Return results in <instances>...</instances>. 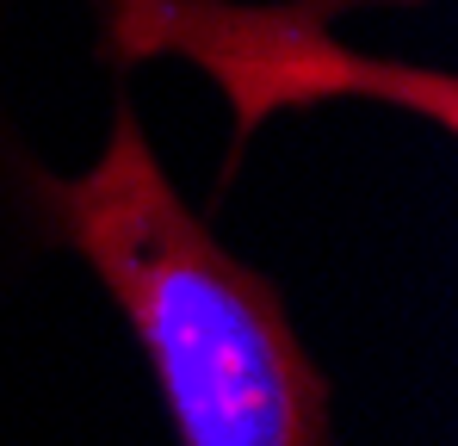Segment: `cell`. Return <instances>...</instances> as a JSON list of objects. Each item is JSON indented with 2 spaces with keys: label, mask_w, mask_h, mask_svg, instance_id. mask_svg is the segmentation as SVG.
Here are the masks:
<instances>
[{
  "label": "cell",
  "mask_w": 458,
  "mask_h": 446,
  "mask_svg": "<svg viewBox=\"0 0 458 446\" xmlns=\"http://www.w3.org/2000/svg\"><path fill=\"white\" fill-rule=\"evenodd\" d=\"M38 199L137 329L180 446H335L279 292L180 205L131 106L87 174H38Z\"/></svg>",
  "instance_id": "cell-1"
},
{
  "label": "cell",
  "mask_w": 458,
  "mask_h": 446,
  "mask_svg": "<svg viewBox=\"0 0 458 446\" xmlns=\"http://www.w3.org/2000/svg\"><path fill=\"white\" fill-rule=\"evenodd\" d=\"M366 0H298V6H229V0H106L112 56L143 63L161 50L192 56L235 99V143L260 131L267 112L316 99H390L453 131V81L403 63H372L335 44L322 25Z\"/></svg>",
  "instance_id": "cell-2"
}]
</instances>
